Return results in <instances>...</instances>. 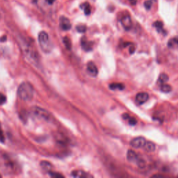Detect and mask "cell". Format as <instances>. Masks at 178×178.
I'll return each mask as SVG.
<instances>
[{
    "label": "cell",
    "instance_id": "1",
    "mask_svg": "<svg viewBox=\"0 0 178 178\" xmlns=\"http://www.w3.org/2000/svg\"><path fill=\"white\" fill-rule=\"evenodd\" d=\"M20 166L11 155L4 153L0 157V168L8 174H16L20 170Z\"/></svg>",
    "mask_w": 178,
    "mask_h": 178
},
{
    "label": "cell",
    "instance_id": "2",
    "mask_svg": "<svg viewBox=\"0 0 178 178\" xmlns=\"http://www.w3.org/2000/svg\"><path fill=\"white\" fill-rule=\"evenodd\" d=\"M20 46L24 55L26 56L29 61L34 65H36L39 63V55L34 47L31 46L29 43L24 42L23 40H22L20 42Z\"/></svg>",
    "mask_w": 178,
    "mask_h": 178
},
{
    "label": "cell",
    "instance_id": "3",
    "mask_svg": "<svg viewBox=\"0 0 178 178\" xmlns=\"http://www.w3.org/2000/svg\"><path fill=\"white\" fill-rule=\"evenodd\" d=\"M34 88L32 84L28 82H23L22 83L18 90V96L25 102H29L34 97Z\"/></svg>",
    "mask_w": 178,
    "mask_h": 178
},
{
    "label": "cell",
    "instance_id": "4",
    "mask_svg": "<svg viewBox=\"0 0 178 178\" xmlns=\"http://www.w3.org/2000/svg\"><path fill=\"white\" fill-rule=\"evenodd\" d=\"M30 113L35 118L45 122H51L52 119V115L47 110L38 107H32L30 110Z\"/></svg>",
    "mask_w": 178,
    "mask_h": 178
},
{
    "label": "cell",
    "instance_id": "5",
    "mask_svg": "<svg viewBox=\"0 0 178 178\" xmlns=\"http://www.w3.org/2000/svg\"><path fill=\"white\" fill-rule=\"evenodd\" d=\"M38 42L40 48L44 52H50L52 50V44L50 42L49 36L46 32H41L38 34Z\"/></svg>",
    "mask_w": 178,
    "mask_h": 178
},
{
    "label": "cell",
    "instance_id": "6",
    "mask_svg": "<svg viewBox=\"0 0 178 178\" xmlns=\"http://www.w3.org/2000/svg\"><path fill=\"white\" fill-rule=\"evenodd\" d=\"M145 142L146 141L143 137L139 136V137H136L132 139L130 141V145L134 148H141L144 146Z\"/></svg>",
    "mask_w": 178,
    "mask_h": 178
},
{
    "label": "cell",
    "instance_id": "7",
    "mask_svg": "<svg viewBox=\"0 0 178 178\" xmlns=\"http://www.w3.org/2000/svg\"><path fill=\"white\" fill-rule=\"evenodd\" d=\"M121 22L122 26H123V28L127 30V31H129L131 29L132 27V21H131V18L130 16L129 15H127V16H123V18H121Z\"/></svg>",
    "mask_w": 178,
    "mask_h": 178
},
{
    "label": "cell",
    "instance_id": "8",
    "mask_svg": "<svg viewBox=\"0 0 178 178\" xmlns=\"http://www.w3.org/2000/svg\"><path fill=\"white\" fill-rule=\"evenodd\" d=\"M60 26L63 31H68L71 29L72 24L69 19L62 16L60 18Z\"/></svg>",
    "mask_w": 178,
    "mask_h": 178
},
{
    "label": "cell",
    "instance_id": "9",
    "mask_svg": "<svg viewBox=\"0 0 178 178\" xmlns=\"http://www.w3.org/2000/svg\"><path fill=\"white\" fill-rule=\"evenodd\" d=\"M87 71L89 75L93 77H96L98 74L97 66H95V64L93 61H90L87 63Z\"/></svg>",
    "mask_w": 178,
    "mask_h": 178
},
{
    "label": "cell",
    "instance_id": "10",
    "mask_svg": "<svg viewBox=\"0 0 178 178\" xmlns=\"http://www.w3.org/2000/svg\"><path fill=\"white\" fill-rule=\"evenodd\" d=\"M148 98H149L148 93H145V92H142V93H139L136 95V101L139 105H143L145 102H147Z\"/></svg>",
    "mask_w": 178,
    "mask_h": 178
},
{
    "label": "cell",
    "instance_id": "11",
    "mask_svg": "<svg viewBox=\"0 0 178 178\" xmlns=\"http://www.w3.org/2000/svg\"><path fill=\"white\" fill-rule=\"evenodd\" d=\"M81 44L82 49L85 51H91L93 50V42L91 41H88V40L86 39L85 37H83L81 41Z\"/></svg>",
    "mask_w": 178,
    "mask_h": 178
},
{
    "label": "cell",
    "instance_id": "12",
    "mask_svg": "<svg viewBox=\"0 0 178 178\" xmlns=\"http://www.w3.org/2000/svg\"><path fill=\"white\" fill-rule=\"evenodd\" d=\"M127 160L130 162H135L136 164L137 161H139V159H140L138 155L136 154V152H134V150H129L128 152L127 153Z\"/></svg>",
    "mask_w": 178,
    "mask_h": 178
},
{
    "label": "cell",
    "instance_id": "13",
    "mask_svg": "<svg viewBox=\"0 0 178 178\" xmlns=\"http://www.w3.org/2000/svg\"><path fill=\"white\" fill-rule=\"evenodd\" d=\"M72 176L75 177L79 178H88V177H93V176L89 175L86 172H84L83 170H74L72 172Z\"/></svg>",
    "mask_w": 178,
    "mask_h": 178
},
{
    "label": "cell",
    "instance_id": "14",
    "mask_svg": "<svg viewBox=\"0 0 178 178\" xmlns=\"http://www.w3.org/2000/svg\"><path fill=\"white\" fill-rule=\"evenodd\" d=\"M145 149V151H147V152H153L154 150L156 148V146H155V144L154 143H152L151 141H147L145 142L144 146L143 147Z\"/></svg>",
    "mask_w": 178,
    "mask_h": 178
},
{
    "label": "cell",
    "instance_id": "15",
    "mask_svg": "<svg viewBox=\"0 0 178 178\" xmlns=\"http://www.w3.org/2000/svg\"><path fill=\"white\" fill-rule=\"evenodd\" d=\"M80 8L81 9H84V13L86 16H89L91 13V6H90L88 2L84 3L82 5L80 6Z\"/></svg>",
    "mask_w": 178,
    "mask_h": 178
},
{
    "label": "cell",
    "instance_id": "16",
    "mask_svg": "<svg viewBox=\"0 0 178 178\" xmlns=\"http://www.w3.org/2000/svg\"><path fill=\"white\" fill-rule=\"evenodd\" d=\"M168 46L170 48H175L178 47V37H174L169 40L168 42Z\"/></svg>",
    "mask_w": 178,
    "mask_h": 178
},
{
    "label": "cell",
    "instance_id": "17",
    "mask_svg": "<svg viewBox=\"0 0 178 178\" xmlns=\"http://www.w3.org/2000/svg\"><path fill=\"white\" fill-rule=\"evenodd\" d=\"M125 85L122 83H112L109 85V88L111 90H120L122 91L125 88Z\"/></svg>",
    "mask_w": 178,
    "mask_h": 178
},
{
    "label": "cell",
    "instance_id": "18",
    "mask_svg": "<svg viewBox=\"0 0 178 178\" xmlns=\"http://www.w3.org/2000/svg\"><path fill=\"white\" fill-rule=\"evenodd\" d=\"M168 81V76L166 74H161L158 79V84L161 85L163 84H165L166 82Z\"/></svg>",
    "mask_w": 178,
    "mask_h": 178
},
{
    "label": "cell",
    "instance_id": "19",
    "mask_svg": "<svg viewBox=\"0 0 178 178\" xmlns=\"http://www.w3.org/2000/svg\"><path fill=\"white\" fill-rule=\"evenodd\" d=\"M40 166L42 169H44L46 171H50L52 169V164L49 163L47 161H42V162L40 163Z\"/></svg>",
    "mask_w": 178,
    "mask_h": 178
},
{
    "label": "cell",
    "instance_id": "20",
    "mask_svg": "<svg viewBox=\"0 0 178 178\" xmlns=\"http://www.w3.org/2000/svg\"><path fill=\"white\" fill-rule=\"evenodd\" d=\"M153 26H155L157 29L158 32H164V24L161 21H156L155 23L153 24Z\"/></svg>",
    "mask_w": 178,
    "mask_h": 178
},
{
    "label": "cell",
    "instance_id": "21",
    "mask_svg": "<svg viewBox=\"0 0 178 178\" xmlns=\"http://www.w3.org/2000/svg\"><path fill=\"white\" fill-rule=\"evenodd\" d=\"M171 90H172V87L170 86V85H168V84H166L165 83V84H163L161 85V91L162 92H164V93H169V92L171 91Z\"/></svg>",
    "mask_w": 178,
    "mask_h": 178
},
{
    "label": "cell",
    "instance_id": "22",
    "mask_svg": "<svg viewBox=\"0 0 178 178\" xmlns=\"http://www.w3.org/2000/svg\"><path fill=\"white\" fill-rule=\"evenodd\" d=\"M63 43L66 45V47L68 50H70L72 47V43H71L70 39L68 36H66L63 38Z\"/></svg>",
    "mask_w": 178,
    "mask_h": 178
},
{
    "label": "cell",
    "instance_id": "23",
    "mask_svg": "<svg viewBox=\"0 0 178 178\" xmlns=\"http://www.w3.org/2000/svg\"><path fill=\"white\" fill-rule=\"evenodd\" d=\"M152 4H153V0H147L144 3V6L146 10L149 11L150 8H152Z\"/></svg>",
    "mask_w": 178,
    "mask_h": 178
},
{
    "label": "cell",
    "instance_id": "24",
    "mask_svg": "<svg viewBox=\"0 0 178 178\" xmlns=\"http://www.w3.org/2000/svg\"><path fill=\"white\" fill-rule=\"evenodd\" d=\"M77 31L79 33H84L86 31V26L84 24H79L76 26Z\"/></svg>",
    "mask_w": 178,
    "mask_h": 178
},
{
    "label": "cell",
    "instance_id": "25",
    "mask_svg": "<svg viewBox=\"0 0 178 178\" xmlns=\"http://www.w3.org/2000/svg\"><path fill=\"white\" fill-rule=\"evenodd\" d=\"M49 174L51 177H56V178H61L63 177V175H62L61 174L58 173H54V172H52L51 170L49 171Z\"/></svg>",
    "mask_w": 178,
    "mask_h": 178
},
{
    "label": "cell",
    "instance_id": "26",
    "mask_svg": "<svg viewBox=\"0 0 178 178\" xmlns=\"http://www.w3.org/2000/svg\"><path fill=\"white\" fill-rule=\"evenodd\" d=\"M6 101V97L3 93H0V106L3 105Z\"/></svg>",
    "mask_w": 178,
    "mask_h": 178
},
{
    "label": "cell",
    "instance_id": "27",
    "mask_svg": "<svg viewBox=\"0 0 178 178\" xmlns=\"http://www.w3.org/2000/svg\"><path fill=\"white\" fill-rule=\"evenodd\" d=\"M127 120L129 121V123L130 125H136V119H135V118H132V117H131V116H129Z\"/></svg>",
    "mask_w": 178,
    "mask_h": 178
},
{
    "label": "cell",
    "instance_id": "28",
    "mask_svg": "<svg viewBox=\"0 0 178 178\" xmlns=\"http://www.w3.org/2000/svg\"><path fill=\"white\" fill-rule=\"evenodd\" d=\"M4 136L2 131L0 130V141L4 142Z\"/></svg>",
    "mask_w": 178,
    "mask_h": 178
},
{
    "label": "cell",
    "instance_id": "29",
    "mask_svg": "<svg viewBox=\"0 0 178 178\" xmlns=\"http://www.w3.org/2000/svg\"><path fill=\"white\" fill-rule=\"evenodd\" d=\"M128 1L129 2V3L131 4V5L132 6L136 5V3H137V0H128Z\"/></svg>",
    "mask_w": 178,
    "mask_h": 178
},
{
    "label": "cell",
    "instance_id": "30",
    "mask_svg": "<svg viewBox=\"0 0 178 178\" xmlns=\"http://www.w3.org/2000/svg\"><path fill=\"white\" fill-rule=\"evenodd\" d=\"M5 40H6V36H4L2 38H0V41H2V42H4V41H5Z\"/></svg>",
    "mask_w": 178,
    "mask_h": 178
},
{
    "label": "cell",
    "instance_id": "31",
    "mask_svg": "<svg viewBox=\"0 0 178 178\" xmlns=\"http://www.w3.org/2000/svg\"><path fill=\"white\" fill-rule=\"evenodd\" d=\"M46 1H47V3H48L49 4H52L54 2L55 0H46Z\"/></svg>",
    "mask_w": 178,
    "mask_h": 178
},
{
    "label": "cell",
    "instance_id": "32",
    "mask_svg": "<svg viewBox=\"0 0 178 178\" xmlns=\"http://www.w3.org/2000/svg\"><path fill=\"white\" fill-rule=\"evenodd\" d=\"M168 1H171V0H168Z\"/></svg>",
    "mask_w": 178,
    "mask_h": 178
}]
</instances>
